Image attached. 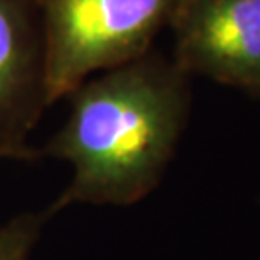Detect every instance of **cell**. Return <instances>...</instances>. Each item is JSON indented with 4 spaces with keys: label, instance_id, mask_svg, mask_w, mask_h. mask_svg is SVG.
<instances>
[{
    "label": "cell",
    "instance_id": "1",
    "mask_svg": "<svg viewBox=\"0 0 260 260\" xmlns=\"http://www.w3.org/2000/svg\"><path fill=\"white\" fill-rule=\"evenodd\" d=\"M41 155L73 166L48 216L80 205L130 206L157 188L188 123L191 76L157 51L88 78Z\"/></svg>",
    "mask_w": 260,
    "mask_h": 260
},
{
    "label": "cell",
    "instance_id": "5",
    "mask_svg": "<svg viewBox=\"0 0 260 260\" xmlns=\"http://www.w3.org/2000/svg\"><path fill=\"white\" fill-rule=\"evenodd\" d=\"M48 213H22L0 226V260H29Z\"/></svg>",
    "mask_w": 260,
    "mask_h": 260
},
{
    "label": "cell",
    "instance_id": "4",
    "mask_svg": "<svg viewBox=\"0 0 260 260\" xmlns=\"http://www.w3.org/2000/svg\"><path fill=\"white\" fill-rule=\"evenodd\" d=\"M46 100V49L34 0H0V142L30 147Z\"/></svg>",
    "mask_w": 260,
    "mask_h": 260
},
{
    "label": "cell",
    "instance_id": "6",
    "mask_svg": "<svg viewBox=\"0 0 260 260\" xmlns=\"http://www.w3.org/2000/svg\"><path fill=\"white\" fill-rule=\"evenodd\" d=\"M43 157L41 150L36 147H15L0 142V159H12V160H36Z\"/></svg>",
    "mask_w": 260,
    "mask_h": 260
},
{
    "label": "cell",
    "instance_id": "2",
    "mask_svg": "<svg viewBox=\"0 0 260 260\" xmlns=\"http://www.w3.org/2000/svg\"><path fill=\"white\" fill-rule=\"evenodd\" d=\"M44 34L48 107L88 78L152 49L178 0H34Z\"/></svg>",
    "mask_w": 260,
    "mask_h": 260
},
{
    "label": "cell",
    "instance_id": "3",
    "mask_svg": "<svg viewBox=\"0 0 260 260\" xmlns=\"http://www.w3.org/2000/svg\"><path fill=\"white\" fill-rule=\"evenodd\" d=\"M173 61L260 100V0H178Z\"/></svg>",
    "mask_w": 260,
    "mask_h": 260
}]
</instances>
